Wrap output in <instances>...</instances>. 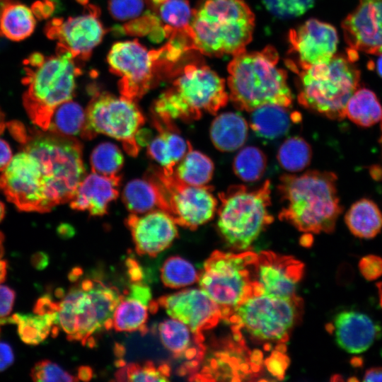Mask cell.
Segmentation results:
<instances>
[{
	"label": "cell",
	"instance_id": "obj_1",
	"mask_svg": "<svg viewBox=\"0 0 382 382\" xmlns=\"http://www.w3.org/2000/svg\"><path fill=\"white\" fill-rule=\"evenodd\" d=\"M17 140L35 158L50 211L70 202L85 176L82 145L74 137L49 130L27 133L21 125L9 124Z\"/></svg>",
	"mask_w": 382,
	"mask_h": 382
},
{
	"label": "cell",
	"instance_id": "obj_2",
	"mask_svg": "<svg viewBox=\"0 0 382 382\" xmlns=\"http://www.w3.org/2000/svg\"><path fill=\"white\" fill-rule=\"evenodd\" d=\"M337 180L335 173L330 171L282 175L277 189L285 205L279 219L303 233H332L342 211Z\"/></svg>",
	"mask_w": 382,
	"mask_h": 382
},
{
	"label": "cell",
	"instance_id": "obj_3",
	"mask_svg": "<svg viewBox=\"0 0 382 382\" xmlns=\"http://www.w3.org/2000/svg\"><path fill=\"white\" fill-rule=\"evenodd\" d=\"M254 27V14L244 0H204L193 9L187 33L192 50L234 56L245 50Z\"/></svg>",
	"mask_w": 382,
	"mask_h": 382
},
{
	"label": "cell",
	"instance_id": "obj_4",
	"mask_svg": "<svg viewBox=\"0 0 382 382\" xmlns=\"http://www.w3.org/2000/svg\"><path fill=\"white\" fill-rule=\"evenodd\" d=\"M74 59L69 52L56 50L54 55L34 52L23 61V107L42 130H48L57 108L74 96L76 79L81 74Z\"/></svg>",
	"mask_w": 382,
	"mask_h": 382
},
{
	"label": "cell",
	"instance_id": "obj_5",
	"mask_svg": "<svg viewBox=\"0 0 382 382\" xmlns=\"http://www.w3.org/2000/svg\"><path fill=\"white\" fill-rule=\"evenodd\" d=\"M278 60L277 52L271 46L233 56L228 66L227 83L229 99L237 110L252 112L265 105H291L286 74L277 66Z\"/></svg>",
	"mask_w": 382,
	"mask_h": 382
},
{
	"label": "cell",
	"instance_id": "obj_6",
	"mask_svg": "<svg viewBox=\"0 0 382 382\" xmlns=\"http://www.w3.org/2000/svg\"><path fill=\"white\" fill-rule=\"evenodd\" d=\"M175 76L153 105V115L163 122H193L204 113L216 115L228 101L224 80L207 65L186 64Z\"/></svg>",
	"mask_w": 382,
	"mask_h": 382
},
{
	"label": "cell",
	"instance_id": "obj_7",
	"mask_svg": "<svg viewBox=\"0 0 382 382\" xmlns=\"http://www.w3.org/2000/svg\"><path fill=\"white\" fill-rule=\"evenodd\" d=\"M187 51L177 41L147 50L137 40L114 44L108 55L110 70L120 77L121 96L136 101L166 76H174L175 64Z\"/></svg>",
	"mask_w": 382,
	"mask_h": 382
},
{
	"label": "cell",
	"instance_id": "obj_8",
	"mask_svg": "<svg viewBox=\"0 0 382 382\" xmlns=\"http://www.w3.org/2000/svg\"><path fill=\"white\" fill-rule=\"evenodd\" d=\"M121 294L96 279H85L62 294L58 303L59 327L70 341L93 346V335L112 328V316Z\"/></svg>",
	"mask_w": 382,
	"mask_h": 382
},
{
	"label": "cell",
	"instance_id": "obj_9",
	"mask_svg": "<svg viewBox=\"0 0 382 382\" xmlns=\"http://www.w3.org/2000/svg\"><path fill=\"white\" fill-rule=\"evenodd\" d=\"M354 54L349 50L347 56L335 54L327 63L293 70L299 75V104L330 120H343L347 103L359 86Z\"/></svg>",
	"mask_w": 382,
	"mask_h": 382
},
{
	"label": "cell",
	"instance_id": "obj_10",
	"mask_svg": "<svg viewBox=\"0 0 382 382\" xmlns=\"http://www.w3.org/2000/svg\"><path fill=\"white\" fill-rule=\"evenodd\" d=\"M257 254L214 251L199 274L200 289L219 306L226 321L235 309L253 296L262 294L256 279Z\"/></svg>",
	"mask_w": 382,
	"mask_h": 382
},
{
	"label": "cell",
	"instance_id": "obj_11",
	"mask_svg": "<svg viewBox=\"0 0 382 382\" xmlns=\"http://www.w3.org/2000/svg\"><path fill=\"white\" fill-rule=\"evenodd\" d=\"M270 190V182L267 180L256 189L233 185L219 193L217 226L228 245L246 250L272 224Z\"/></svg>",
	"mask_w": 382,
	"mask_h": 382
},
{
	"label": "cell",
	"instance_id": "obj_12",
	"mask_svg": "<svg viewBox=\"0 0 382 382\" xmlns=\"http://www.w3.org/2000/svg\"><path fill=\"white\" fill-rule=\"evenodd\" d=\"M302 308L303 301L298 296L279 298L262 294L243 302L226 322L232 325L233 332L243 330L255 340L284 345Z\"/></svg>",
	"mask_w": 382,
	"mask_h": 382
},
{
	"label": "cell",
	"instance_id": "obj_13",
	"mask_svg": "<svg viewBox=\"0 0 382 382\" xmlns=\"http://www.w3.org/2000/svg\"><path fill=\"white\" fill-rule=\"evenodd\" d=\"M85 112L82 138L91 139L98 134H106L120 141L129 155L137 156L140 146L136 134L145 120L136 101L122 96L95 92Z\"/></svg>",
	"mask_w": 382,
	"mask_h": 382
},
{
	"label": "cell",
	"instance_id": "obj_14",
	"mask_svg": "<svg viewBox=\"0 0 382 382\" xmlns=\"http://www.w3.org/2000/svg\"><path fill=\"white\" fill-rule=\"evenodd\" d=\"M166 197L168 214L176 224L195 230L210 221L216 211L218 200L210 185L195 186L166 175L161 169L153 170Z\"/></svg>",
	"mask_w": 382,
	"mask_h": 382
},
{
	"label": "cell",
	"instance_id": "obj_15",
	"mask_svg": "<svg viewBox=\"0 0 382 382\" xmlns=\"http://www.w3.org/2000/svg\"><path fill=\"white\" fill-rule=\"evenodd\" d=\"M99 14L96 6L89 5L82 15L52 19L45 26V34L57 41V50L69 52L74 59L87 60L106 32Z\"/></svg>",
	"mask_w": 382,
	"mask_h": 382
},
{
	"label": "cell",
	"instance_id": "obj_16",
	"mask_svg": "<svg viewBox=\"0 0 382 382\" xmlns=\"http://www.w3.org/2000/svg\"><path fill=\"white\" fill-rule=\"evenodd\" d=\"M289 40L299 65L286 64L294 70L328 62L335 54L338 37L330 24L309 19L289 32Z\"/></svg>",
	"mask_w": 382,
	"mask_h": 382
},
{
	"label": "cell",
	"instance_id": "obj_17",
	"mask_svg": "<svg viewBox=\"0 0 382 382\" xmlns=\"http://www.w3.org/2000/svg\"><path fill=\"white\" fill-rule=\"evenodd\" d=\"M158 306L185 325L195 334L215 327L221 319L217 304L202 289H187L160 297Z\"/></svg>",
	"mask_w": 382,
	"mask_h": 382
},
{
	"label": "cell",
	"instance_id": "obj_18",
	"mask_svg": "<svg viewBox=\"0 0 382 382\" xmlns=\"http://www.w3.org/2000/svg\"><path fill=\"white\" fill-rule=\"evenodd\" d=\"M342 27L349 50L382 54V0H360Z\"/></svg>",
	"mask_w": 382,
	"mask_h": 382
},
{
	"label": "cell",
	"instance_id": "obj_19",
	"mask_svg": "<svg viewBox=\"0 0 382 382\" xmlns=\"http://www.w3.org/2000/svg\"><path fill=\"white\" fill-rule=\"evenodd\" d=\"M304 264L293 257L265 250L257 255L256 279L262 294L279 298L296 296Z\"/></svg>",
	"mask_w": 382,
	"mask_h": 382
},
{
	"label": "cell",
	"instance_id": "obj_20",
	"mask_svg": "<svg viewBox=\"0 0 382 382\" xmlns=\"http://www.w3.org/2000/svg\"><path fill=\"white\" fill-rule=\"evenodd\" d=\"M137 253L156 257L178 237L176 223L166 212L155 209L139 216L131 213L125 220Z\"/></svg>",
	"mask_w": 382,
	"mask_h": 382
},
{
	"label": "cell",
	"instance_id": "obj_21",
	"mask_svg": "<svg viewBox=\"0 0 382 382\" xmlns=\"http://www.w3.org/2000/svg\"><path fill=\"white\" fill-rule=\"evenodd\" d=\"M233 336L234 340L228 342L224 350L217 352L199 373L192 376V380L209 381L221 378L241 380L259 373L262 357L243 361V357L252 352L245 346L242 334L233 333Z\"/></svg>",
	"mask_w": 382,
	"mask_h": 382
},
{
	"label": "cell",
	"instance_id": "obj_22",
	"mask_svg": "<svg viewBox=\"0 0 382 382\" xmlns=\"http://www.w3.org/2000/svg\"><path fill=\"white\" fill-rule=\"evenodd\" d=\"M327 328L339 347L351 354L367 350L381 332L379 325L369 315L355 310L340 311Z\"/></svg>",
	"mask_w": 382,
	"mask_h": 382
},
{
	"label": "cell",
	"instance_id": "obj_23",
	"mask_svg": "<svg viewBox=\"0 0 382 382\" xmlns=\"http://www.w3.org/2000/svg\"><path fill=\"white\" fill-rule=\"evenodd\" d=\"M157 332L164 347L175 359H185L180 368L181 375L195 372L204 358V335L193 333L190 328L176 319H167L158 325Z\"/></svg>",
	"mask_w": 382,
	"mask_h": 382
},
{
	"label": "cell",
	"instance_id": "obj_24",
	"mask_svg": "<svg viewBox=\"0 0 382 382\" xmlns=\"http://www.w3.org/2000/svg\"><path fill=\"white\" fill-rule=\"evenodd\" d=\"M121 176L104 175L92 172L81 180L70 207L75 210L87 211L92 216H103L109 204L119 195Z\"/></svg>",
	"mask_w": 382,
	"mask_h": 382
},
{
	"label": "cell",
	"instance_id": "obj_25",
	"mask_svg": "<svg viewBox=\"0 0 382 382\" xmlns=\"http://www.w3.org/2000/svg\"><path fill=\"white\" fill-rule=\"evenodd\" d=\"M151 292L140 282H134L122 294L112 316V328L117 332H146L149 311L151 312Z\"/></svg>",
	"mask_w": 382,
	"mask_h": 382
},
{
	"label": "cell",
	"instance_id": "obj_26",
	"mask_svg": "<svg viewBox=\"0 0 382 382\" xmlns=\"http://www.w3.org/2000/svg\"><path fill=\"white\" fill-rule=\"evenodd\" d=\"M153 118L158 134L149 143L147 153L160 163L165 174L172 175L191 144L180 135L173 122H163L155 116Z\"/></svg>",
	"mask_w": 382,
	"mask_h": 382
},
{
	"label": "cell",
	"instance_id": "obj_27",
	"mask_svg": "<svg viewBox=\"0 0 382 382\" xmlns=\"http://www.w3.org/2000/svg\"><path fill=\"white\" fill-rule=\"evenodd\" d=\"M122 201L132 214H144L155 209L168 213V206L166 197L153 171L144 178L129 182L124 188Z\"/></svg>",
	"mask_w": 382,
	"mask_h": 382
},
{
	"label": "cell",
	"instance_id": "obj_28",
	"mask_svg": "<svg viewBox=\"0 0 382 382\" xmlns=\"http://www.w3.org/2000/svg\"><path fill=\"white\" fill-rule=\"evenodd\" d=\"M288 108L269 104L260 106L251 112L250 125L260 137L274 139L286 134L291 124L300 121L299 112H290Z\"/></svg>",
	"mask_w": 382,
	"mask_h": 382
},
{
	"label": "cell",
	"instance_id": "obj_29",
	"mask_svg": "<svg viewBox=\"0 0 382 382\" xmlns=\"http://www.w3.org/2000/svg\"><path fill=\"white\" fill-rule=\"evenodd\" d=\"M248 124L241 115L227 112L217 115L210 127V138L214 146L223 152L240 149L246 141Z\"/></svg>",
	"mask_w": 382,
	"mask_h": 382
},
{
	"label": "cell",
	"instance_id": "obj_30",
	"mask_svg": "<svg viewBox=\"0 0 382 382\" xmlns=\"http://www.w3.org/2000/svg\"><path fill=\"white\" fill-rule=\"evenodd\" d=\"M9 323H16L22 341L35 345L45 340L50 334L57 335L59 330L58 303L56 308L41 313H16L10 317Z\"/></svg>",
	"mask_w": 382,
	"mask_h": 382
},
{
	"label": "cell",
	"instance_id": "obj_31",
	"mask_svg": "<svg viewBox=\"0 0 382 382\" xmlns=\"http://www.w3.org/2000/svg\"><path fill=\"white\" fill-rule=\"evenodd\" d=\"M345 221L350 232L360 238H373L382 230V212L374 201L366 198L350 207Z\"/></svg>",
	"mask_w": 382,
	"mask_h": 382
},
{
	"label": "cell",
	"instance_id": "obj_32",
	"mask_svg": "<svg viewBox=\"0 0 382 382\" xmlns=\"http://www.w3.org/2000/svg\"><path fill=\"white\" fill-rule=\"evenodd\" d=\"M36 25L34 14L25 5L12 2L4 8L0 20V32L8 39L18 42L32 35Z\"/></svg>",
	"mask_w": 382,
	"mask_h": 382
},
{
	"label": "cell",
	"instance_id": "obj_33",
	"mask_svg": "<svg viewBox=\"0 0 382 382\" xmlns=\"http://www.w3.org/2000/svg\"><path fill=\"white\" fill-rule=\"evenodd\" d=\"M345 117L360 127H369L381 121L382 106L373 91L358 88L347 103Z\"/></svg>",
	"mask_w": 382,
	"mask_h": 382
},
{
	"label": "cell",
	"instance_id": "obj_34",
	"mask_svg": "<svg viewBox=\"0 0 382 382\" xmlns=\"http://www.w3.org/2000/svg\"><path fill=\"white\" fill-rule=\"evenodd\" d=\"M176 166L175 175L183 183L195 186L206 185L211 180L214 170L211 158L193 150L192 145Z\"/></svg>",
	"mask_w": 382,
	"mask_h": 382
},
{
	"label": "cell",
	"instance_id": "obj_35",
	"mask_svg": "<svg viewBox=\"0 0 382 382\" xmlns=\"http://www.w3.org/2000/svg\"><path fill=\"white\" fill-rule=\"evenodd\" d=\"M152 9L163 26L166 37L189 29L193 9L187 0H165Z\"/></svg>",
	"mask_w": 382,
	"mask_h": 382
},
{
	"label": "cell",
	"instance_id": "obj_36",
	"mask_svg": "<svg viewBox=\"0 0 382 382\" xmlns=\"http://www.w3.org/2000/svg\"><path fill=\"white\" fill-rule=\"evenodd\" d=\"M86 121V112L71 100L59 105L52 117L49 131L74 137L81 134Z\"/></svg>",
	"mask_w": 382,
	"mask_h": 382
},
{
	"label": "cell",
	"instance_id": "obj_37",
	"mask_svg": "<svg viewBox=\"0 0 382 382\" xmlns=\"http://www.w3.org/2000/svg\"><path fill=\"white\" fill-rule=\"evenodd\" d=\"M312 149L302 137H292L286 139L279 148L277 158L279 165L289 172H299L311 163Z\"/></svg>",
	"mask_w": 382,
	"mask_h": 382
},
{
	"label": "cell",
	"instance_id": "obj_38",
	"mask_svg": "<svg viewBox=\"0 0 382 382\" xmlns=\"http://www.w3.org/2000/svg\"><path fill=\"white\" fill-rule=\"evenodd\" d=\"M267 167V157L257 147L248 146L242 149L233 161L236 175L245 182L260 179Z\"/></svg>",
	"mask_w": 382,
	"mask_h": 382
},
{
	"label": "cell",
	"instance_id": "obj_39",
	"mask_svg": "<svg viewBox=\"0 0 382 382\" xmlns=\"http://www.w3.org/2000/svg\"><path fill=\"white\" fill-rule=\"evenodd\" d=\"M161 278L163 284L171 289L191 285L198 281L199 274L188 260L180 256H171L163 264Z\"/></svg>",
	"mask_w": 382,
	"mask_h": 382
},
{
	"label": "cell",
	"instance_id": "obj_40",
	"mask_svg": "<svg viewBox=\"0 0 382 382\" xmlns=\"http://www.w3.org/2000/svg\"><path fill=\"white\" fill-rule=\"evenodd\" d=\"M170 374L169 364L164 362L156 365L149 361L144 364H125L115 373V378L120 381H167Z\"/></svg>",
	"mask_w": 382,
	"mask_h": 382
},
{
	"label": "cell",
	"instance_id": "obj_41",
	"mask_svg": "<svg viewBox=\"0 0 382 382\" xmlns=\"http://www.w3.org/2000/svg\"><path fill=\"white\" fill-rule=\"evenodd\" d=\"M90 162L92 172L104 175H115L122 168L124 158L116 145L103 142L93 150Z\"/></svg>",
	"mask_w": 382,
	"mask_h": 382
},
{
	"label": "cell",
	"instance_id": "obj_42",
	"mask_svg": "<svg viewBox=\"0 0 382 382\" xmlns=\"http://www.w3.org/2000/svg\"><path fill=\"white\" fill-rule=\"evenodd\" d=\"M115 30L122 35H148L151 41L156 42H159L166 37L163 26L159 18L154 11H150L144 12L137 18L127 21Z\"/></svg>",
	"mask_w": 382,
	"mask_h": 382
},
{
	"label": "cell",
	"instance_id": "obj_43",
	"mask_svg": "<svg viewBox=\"0 0 382 382\" xmlns=\"http://www.w3.org/2000/svg\"><path fill=\"white\" fill-rule=\"evenodd\" d=\"M266 8L279 18H292L303 15L315 0H262Z\"/></svg>",
	"mask_w": 382,
	"mask_h": 382
},
{
	"label": "cell",
	"instance_id": "obj_44",
	"mask_svg": "<svg viewBox=\"0 0 382 382\" xmlns=\"http://www.w3.org/2000/svg\"><path fill=\"white\" fill-rule=\"evenodd\" d=\"M35 381H76L79 379L50 360L37 362L30 371Z\"/></svg>",
	"mask_w": 382,
	"mask_h": 382
},
{
	"label": "cell",
	"instance_id": "obj_45",
	"mask_svg": "<svg viewBox=\"0 0 382 382\" xmlns=\"http://www.w3.org/2000/svg\"><path fill=\"white\" fill-rule=\"evenodd\" d=\"M108 8L114 19L129 21L140 16L144 8V1L109 0Z\"/></svg>",
	"mask_w": 382,
	"mask_h": 382
},
{
	"label": "cell",
	"instance_id": "obj_46",
	"mask_svg": "<svg viewBox=\"0 0 382 382\" xmlns=\"http://www.w3.org/2000/svg\"><path fill=\"white\" fill-rule=\"evenodd\" d=\"M359 270L363 277L373 281L382 276V257L376 255H368L361 258Z\"/></svg>",
	"mask_w": 382,
	"mask_h": 382
},
{
	"label": "cell",
	"instance_id": "obj_47",
	"mask_svg": "<svg viewBox=\"0 0 382 382\" xmlns=\"http://www.w3.org/2000/svg\"><path fill=\"white\" fill-rule=\"evenodd\" d=\"M15 291L10 287L0 285V325L9 323V315L12 311Z\"/></svg>",
	"mask_w": 382,
	"mask_h": 382
},
{
	"label": "cell",
	"instance_id": "obj_48",
	"mask_svg": "<svg viewBox=\"0 0 382 382\" xmlns=\"http://www.w3.org/2000/svg\"><path fill=\"white\" fill-rule=\"evenodd\" d=\"M289 364L288 357L282 350H275L265 361L267 370L275 377L282 379Z\"/></svg>",
	"mask_w": 382,
	"mask_h": 382
},
{
	"label": "cell",
	"instance_id": "obj_49",
	"mask_svg": "<svg viewBox=\"0 0 382 382\" xmlns=\"http://www.w3.org/2000/svg\"><path fill=\"white\" fill-rule=\"evenodd\" d=\"M54 8V4L51 0H40L33 4L31 10L37 18L44 19L52 15Z\"/></svg>",
	"mask_w": 382,
	"mask_h": 382
},
{
	"label": "cell",
	"instance_id": "obj_50",
	"mask_svg": "<svg viewBox=\"0 0 382 382\" xmlns=\"http://www.w3.org/2000/svg\"><path fill=\"white\" fill-rule=\"evenodd\" d=\"M14 361L11 347L6 342H0V371L6 370Z\"/></svg>",
	"mask_w": 382,
	"mask_h": 382
},
{
	"label": "cell",
	"instance_id": "obj_51",
	"mask_svg": "<svg viewBox=\"0 0 382 382\" xmlns=\"http://www.w3.org/2000/svg\"><path fill=\"white\" fill-rule=\"evenodd\" d=\"M12 158V150L9 144L0 138V172L5 170Z\"/></svg>",
	"mask_w": 382,
	"mask_h": 382
},
{
	"label": "cell",
	"instance_id": "obj_52",
	"mask_svg": "<svg viewBox=\"0 0 382 382\" xmlns=\"http://www.w3.org/2000/svg\"><path fill=\"white\" fill-rule=\"evenodd\" d=\"M364 381H382V367H371L364 375Z\"/></svg>",
	"mask_w": 382,
	"mask_h": 382
},
{
	"label": "cell",
	"instance_id": "obj_53",
	"mask_svg": "<svg viewBox=\"0 0 382 382\" xmlns=\"http://www.w3.org/2000/svg\"><path fill=\"white\" fill-rule=\"evenodd\" d=\"M31 262L34 267L38 270L45 268L49 262V257L45 253L37 252L31 258Z\"/></svg>",
	"mask_w": 382,
	"mask_h": 382
},
{
	"label": "cell",
	"instance_id": "obj_54",
	"mask_svg": "<svg viewBox=\"0 0 382 382\" xmlns=\"http://www.w3.org/2000/svg\"><path fill=\"white\" fill-rule=\"evenodd\" d=\"M4 240V234L0 231V284L3 282L6 278L7 269V262L3 259L4 254V248L3 245Z\"/></svg>",
	"mask_w": 382,
	"mask_h": 382
},
{
	"label": "cell",
	"instance_id": "obj_55",
	"mask_svg": "<svg viewBox=\"0 0 382 382\" xmlns=\"http://www.w3.org/2000/svg\"><path fill=\"white\" fill-rule=\"evenodd\" d=\"M78 379L89 381L92 377V371L88 366H81L78 371Z\"/></svg>",
	"mask_w": 382,
	"mask_h": 382
},
{
	"label": "cell",
	"instance_id": "obj_56",
	"mask_svg": "<svg viewBox=\"0 0 382 382\" xmlns=\"http://www.w3.org/2000/svg\"><path fill=\"white\" fill-rule=\"evenodd\" d=\"M15 1V0H0V20L2 13L7 5ZM1 35L0 32V36Z\"/></svg>",
	"mask_w": 382,
	"mask_h": 382
},
{
	"label": "cell",
	"instance_id": "obj_57",
	"mask_svg": "<svg viewBox=\"0 0 382 382\" xmlns=\"http://www.w3.org/2000/svg\"><path fill=\"white\" fill-rule=\"evenodd\" d=\"M6 126V123L5 122L4 115L0 108V134H1L4 132Z\"/></svg>",
	"mask_w": 382,
	"mask_h": 382
},
{
	"label": "cell",
	"instance_id": "obj_58",
	"mask_svg": "<svg viewBox=\"0 0 382 382\" xmlns=\"http://www.w3.org/2000/svg\"><path fill=\"white\" fill-rule=\"evenodd\" d=\"M376 69L379 76L382 77V54H380L377 61Z\"/></svg>",
	"mask_w": 382,
	"mask_h": 382
},
{
	"label": "cell",
	"instance_id": "obj_59",
	"mask_svg": "<svg viewBox=\"0 0 382 382\" xmlns=\"http://www.w3.org/2000/svg\"><path fill=\"white\" fill-rule=\"evenodd\" d=\"M376 286L378 289V293H379V303L380 306L382 308V282H378L376 284Z\"/></svg>",
	"mask_w": 382,
	"mask_h": 382
},
{
	"label": "cell",
	"instance_id": "obj_60",
	"mask_svg": "<svg viewBox=\"0 0 382 382\" xmlns=\"http://www.w3.org/2000/svg\"><path fill=\"white\" fill-rule=\"evenodd\" d=\"M5 215V206L0 201V222L3 220Z\"/></svg>",
	"mask_w": 382,
	"mask_h": 382
},
{
	"label": "cell",
	"instance_id": "obj_61",
	"mask_svg": "<svg viewBox=\"0 0 382 382\" xmlns=\"http://www.w3.org/2000/svg\"><path fill=\"white\" fill-rule=\"evenodd\" d=\"M380 122H381V136H380V139H379V143H380V146H381V152H382V117H381V120Z\"/></svg>",
	"mask_w": 382,
	"mask_h": 382
}]
</instances>
